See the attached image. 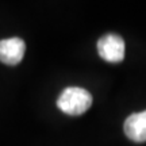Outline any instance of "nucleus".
<instances>
[{"instance_id": "1", "label": "nucleus", "mask_w": 146, "mask_h": 146, "mask_svg": "<svg viewBox=\"0 0 146 146\" xmlns=\"http://www.w3.org/2000/svg\"><path fill=\"white\" fill-rule=\"evenodd\" d=\"M92 95L80 87H68L57 99V107L68 115H81L92 106Z\"/></svg>"}, {"instance_id": "2", "label": "nucleus", "mask_w": 146, "mask_h": 146, "mask_svg": "<svg viewBox=\"0 0 146 146\" xmlns=\"http://www.w3.org/2000/svg\"><path fill=\"white\" fill-rule=\"evenodd\" d=\"M98 53L107 62H122L125 58L126 45L118 34H107L98 41Z\"/></svg>"}, {"instance_id": "3", "label": "nucleus", "mask_w": 146, "mask_h": 146, "mask_svg": "<svg viewBox=\"0 0 146 146\" xmlns=\"http://www.w3.org/2000/svg\"><path fill=\"white\" fill-rule=\"evenodd\" d=\"M26 43L21 38H5L0 41V62L16 65L23 60Z\"/></svg>"}, {"instance_id": "4", "label": "nucleus", "mask_w": 146, "mask_h": 146, "mask_svg": "<svg viewBox=\"0 0 146 146\" xmlns=\"http://www.w3.org/2000/svg\"><path fill=\"white\" fill-rule=\"evenodd\" d=\"M125 134L133 142L146 141V111L131 114L125 120Z\"/></svg>"}]
</instances>
